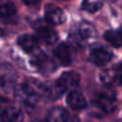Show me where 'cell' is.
<instances>
[{
  "label": "cell",
  "instance_id": "obj_11",
  "mask_svg": "<svg viewBox=\"0 0 122 122\" xmlns=\"http://www.w3.org/2000/svg\"><path fill=\"white\" fill-rule=\"evenodd\" d=\"M66 103L74 110H81L87 106L85 97L76 90L69 92V94L66 97Z\"/></svg>",
  "mask_w": 122,
  "mask_h": 122
},
{
  "label": "cell",
  "instance_id": "obj_2",
  "mask_svg": "<svg viewBox=\"0 0 122 122\" xmlns=\"http://www.w3.org/2000/svg\"><path fill=\"white\" fill-rule=\"evenodd\" d=\"M97 31L91 24L87 21L76 24L73 26L69 34V40L76 47H86L94 42Z\"/></svg>",
  "mask_w": 122,
  "mask_h": 122
},
{
  "label": "cell",
  "instance_id": "obj_9",
  "mask_svg": "<svg viewBox=\"0 0 122 122\" xmlns=\"http://www.w3.org/2000/svg\"><path fill=\"white\" fill-rule=\"evenodd\" d=\"M45 18L51 25H62L66 19V16L62 9L54 4H47L45 8Z\"/></svg>",
  "mask_w": 122,
  "mask_h": 122
},
{
  "label": "cell",
  "instance_id": "obj_12",
  "mask_svg": "<svg viewBox=\"0 0 122 122\" xmlns=\"http://www.w3.org/2000/svg\"><path fill=\"white\" fill-rule=\"evenodd\" d=\"M18 46L26 53H32L39 46V41L31 34H23L17 39Z\"/></svg>",
  "mask_w": 122,
  "mask_h": 122
},
{
  "label": "cell",
  "instance_id": "obj_3",
  "mask_svg": "<svg viewBox=\"0 0 122 122\" xmlns=\"http://www.w3.org/2000/svg\"><path fill=\"white\" fill-rule=\"evenodd\" d=\"M94 104L101 112L105 114L114 112L117 108V95L112 89L100 91L94 100Z\"/></svg>",
  "mask_w": 122,
  "mask_h": 122
},
{
  "label": "cell",
  "instance_id": "obj_19",
  "mask_svg": "<svg viewBox=\"0 0 122 122\" xmlns=\"http://www.w3.org/2000/svg\"><path fill=\"white\" fill-rule=\"evenodd\" d=\"M23 2L29 6H34V8H36V6H39V4L41 3V0H23Z\"/></svg>",
  "mask_w": 122,
  "mask_h": 122
},
{
  "label": "cell",
  "instance_id": "obj_4",
  "mask_svg": "<svg viewBox=\"0 0 122 122\" xmlns=\"http://www.w3.org/2000/svg\"><path fill=\"white\" fill-rule=\"evenodd\" d=\"M34 29L36 31L39 39L43 41L46 44H54L56 41L58 40V34L56 30L51 26L48 21H43V20H38L34 23L33 25Z\"/></svg>",
  "mask_w": 122,
  "mask_h": 122
},
{
  "label": "cell",
  "instance_id": "obj_8",
  "mask_svg": "<svg viewBox=\"0 0 122 122\" xmlns=\"http://www.w3.org/2000/svg\"><path fill=\"white\" fill-rule=\"evenodd\" d=\"M33 65L41 73L48 74L56 70V63L49 56L44 53H39L34 56Z\"/></svg>",
  "mask_w": 122,
  "mask_h": 122
},
{
  "label": "cell",
  "instance_id": "obj_18",
  "mask_svg": "<svg viewBox=\"0 0 122 122\" xmlns=\"http://www.w3.org/2000/svg\"><path fill=\"white\" fill-rule=\"evenodd\" d=\"M103 5V0H84L82 1V10L90 13L97 12Z\"/></svg>",
  "mask_w": 122,
  "mask_h": 122
},
{
  "label": "cell",
  "instance_id": "obj_1",
  "mask_svg": "<svg viewBox=\"0 0 122 122\" xmlns=\"http://www.w3.org/2000/svg\"><path fill=\"white\" fill-rule=\"evenodd\" d=\"M41 97L40 82L32 80L31 82H25L15 92V99L17 103L23 106L27 112H31L36 106Z\"/></svg>",
  "mask_w": 122,
  "mask_h": 122
},
{
  "label": "cell",
  "instance_id": "obj_20",
  "mask_svg": "<svg viewBox=\"0 0 122 122\" xmlns=\"http://www.w3.org/2000/svg\"><path fill=\"white\" fill-rule=\"evenodd\" d=\"M107 1H109V2H116V1H118V0H107Z\"/></svg>",
  "mask_w": 122,
  "mask_h": 122
},
{
  "label": "cell",
  "instance_id": "obj_15",
  "mask_svg": "<svg viewBox=\"0 0 122 122\" xmlns=\"http://www.w3.org/2000/svg\"><path fill=\"white\" fill-rule=\"evenodd\" d=\"M67 120L69 114L62 107H54L47 117V122H67Z\"/></svg>",
  "mask_w": 122,
  "mask_h": 122
},
{
  "label": "cell",
  "instance_id": "obj_14",
  "mask_svg": "<svg viewBox=\"0 0 122 122\" xmlns=\"http://www.w3.org/2000/svg\"><path fill=\"white\" fill-rule=\"evenodd\" d=\"M2 122H23L24 114L17 107H6L1 115Z\"/></svg>",
  "mask_w": 122,
  "mask_h": 122
},
{
  "label": "cell",
  "instance_id": "obj_13",
  "mask_svg": "<svg viewBox=\"0 0 122 122\" xmlns=\"http://www.w3.org/2000/svg\"><path fill=\"white\" fill-rule=\"evenodd\" d=\"M16 72L11 65L2 64L1 66V87L4 89L5 87H11L16 81Z\"/></svg>",
  "mask_w": 122,
  "mask_h": 122
},
{
  "label": "cell",
  "instance_id": "obj_6",
  "mask_svg": "<svg viewBox=\"0 0 122 122\" xmlns=\"http://www.w3.org/2000/svg\"><path fill=\"white\" fill-rule=\"evenodd\" d=\"M100 80L109 87L122 85V64L105 69L100 73Z\"/></svg>",
  "mask_w": 122,
  "mask_h": 122
},
{
  "label": "cell",
  "instance_id": "obj_22",
  "mask_svg": "<svg viewBox=\"0 0 122 122\" xmlns=\"http://www.w3.org/2000/svg\"><path fill=\"white\" fill-rule=\"evenodd\" d=\"M120 31H121V33H122V28H121V29H120Z\"/></svg>",
  "mask_w": 122,
  "mask_h": 122
},
{
  "label": "cell",
  "instance_id": "obj_21",
  "mask_svg": "<svg viewBox=\"0 0 122 122\" xmlns=\"http://www.w3.org/2000/svg\"><path fill=\"white\" fill-rule=\"evenodd\" d=\"M32 122H44V121H42V120H34V121H32Z\"/></svg>",
  "mask_w": 122,
  "mask_h": 122
},
{
  "label": "cell",
  "instance_id": "obj_17",
  "mask_svg": "<svg viewBox=\"0 0 122 122\" xmlns=\"http://www.w3.org/2000/svg\"><path fill=\"white\" fill-rule=\"evenodd\" d=\"M16 17V8L13 3L6 2L1 6V18L3 20H12Z\"/></svg>",
  "mask_w": 122,
  "mask_h": 122
},
{
  "label": "cell",
  "instance_id": "obj_7",
  "mask_svg": "<svg viewBox=\"0 0 122 122\" xmlns=\"http://www.w3.org/2000/svg\"><path fill=\"white\" fill-rule=\"evenodd\" d=\"M112 51L103 45L94 46L90 51V60L97 65H105L112 61Z\"/></svg>",
  "mask_w": 122,
  "mask_h": 122
},
{
  "label": "cell",
  "instance_id": "obj_5",
  "mask_svg": "<svg viewBox=\"0 0 122 122\" xmlns=\"http://www.w3.org/2000/svg\"><path fill=\"white\" fill-rule=\"evenodd\" d=\"M79 80V75L76 72H65L57 79L56 87H57L58 91L60 92V94L66 92V91L71 92V91H74V88H76L78 86Z\"/></svg>",
  "mask_w": 122,
  "mask_h": 122
},
{
  "label": "cell",
  "instance_id": "obj_16",
  "mask_svg": "<svg viewBox=\"0 0 122 122\" xmlns=\"http://www.w3.org/2000/svg\"><path fill=\"white\" fill-rule=\"evenodd\" d=\"M105 40L114 47H120L122 46V33L119 30H108L104 34Z\"/></svg>",
  "mask_w": 122,
  "mask_h": 122
},
{
  "label": "cell",
  "instance_id": "obj_10",
  "mask_svg": "<svg viewBox=\"0 0 122 122\" xmlns=\"http://www.w3.org/2000/svg\"><path fill=\"white\" fill-rule=\"evenodd\" d=\"M54 56L62 65H69L73 60V49L66 43H61L55 48Z\"/></svg>",
  "mask_w": 122,
  "mask_h": 122
}]
</instances>
